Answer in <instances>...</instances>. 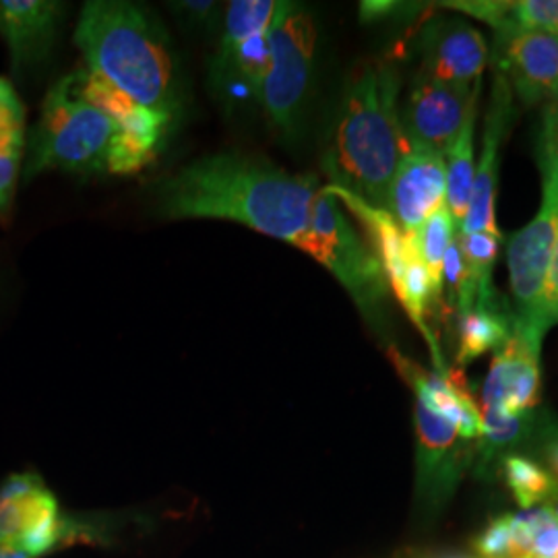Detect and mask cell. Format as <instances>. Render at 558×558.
Returning a JSON list of instances; mask_svg holds the SVG:
<instances>
[{"label": "cell", "mask_w": 558, "mask_h": 558, "mask_svg": "<svg viewBox=\"0 0 558 558\" xmlns=\"http://www.w3.org/2000/svg\"><path fill=\"white\" fill-rule=\"evenodd\" d=\"M317 177L292 174L263 156H205L156 182V209L166 220H223L302 248L311 232Z\"/></svg>", "instance_id": "obj_1"}, {"label": "cell", "mask_w": 558, "mask_h": 558, "mask_svg": "<svg viewBox=\"0 0 558 558\" xmlns=\"http://www.w3.org/2000/svg\"><path fill=\"white\" fill-rule=\"evenodd\" d=\"M75 44L85 69L98 73L141 106L179 119V60L168 32L147 7L129 0H92L81 9Z\"/></svg>", "instance_id": "obj_2"}, {"label": "cell", "mask_w": 558, "mask_h": 558, "mask_svg": "<svg viewBox=\"0 0 558 558\" xmlns=\"http://www.w3.org/2000/svg\"><path fill=\"white\" fill-rule=\"evenodd\" d=\"M399 75L368 62L348 81L331 145L325 154L329 184L385 209L399 161L410 147L399 114Z\"/></svg>", "instance_id": "obj_3"}, {"label": "cell", "mask_w": 558, "mask_h": 558, "mask_svg": "<svg viewBox=\"0 0 558 558\" xmlns=\"http://www.w3.org/2000/svg\"><path fill=\"white\" fill-rule=\"evenodd\" d=\"M140 515L71 513L38 474L0 484V558H44L71 546H112Z\"/></svg>", "instance_id": "obj_4"}, {"label": "cell", "mask_w": 558, "mask_h": 558, "mask_svg": "<svg viewBox=\"0 0 558 558\" xmlns=\"http://www.w3.org/2000/svg\"><path fill=\"white\" fill-rule=\"evenodd\" d=\"M119 129L83 96L77 71L57 81L41 104L21 177L25 182L59 170L69 174H108Z\"/></svg>", "instance_id": "obj_5"}, {"label": "cell", "mask_w": 558, "mask_h": 558, "mask_svg": "<svg viewBox=\"0 0 558 558\" xmlns=\"http://www.w3.org/2000/svg\"><path fill=\"white\" fill-rule=\"evenodd\" d=\"M317 25L306 7L279 0L269 27V57L259 106L269 129L283 141L299 137L315 73Z\"/></svg>", "instance_id": "obj_6"}, {"label": "cell", "mask_w": 558, "mask_h": 558, "mask_svg": "<svg viewBox=\"0 0 558 558\" xmlns=\"http://www.w3.org/2000/svg\"><path fill=\"white\" fill-rule=\"evenodd\" d=\"M327 186L338 197L339 203H343V207L359 218L364 230L368 232V239H371L368 242L379 259L389 288L393 290L405 315L416 325L422 338L428 343L435 373L449 375L451 371L447 368L445 359L440 354L439 341L428 325V313H430V306H435V296H433L428 271L420 259L412 234L401 230L389 211L373 207L359 199L356 195L338 189L333 184H327Z\"/></svg>", "instance_id": "obj_7"}, {"label": "cell", "mask_w": 558, "mask_h": 558, "mask_svg": "<svg viewBox=\"0 0 558 558\" xmlns=\"http://www.w3.org/2000/svg\"><path fill=\"white\" fill-rule=\"evenodd\" d=\"M300 251L311 255L338 279L366 317L379 313L389 283L371 242L360 239L359 230L348 220L329 186H320L311 232Z\"/></svg>", "instance_id": "obj_8"}, {"label": "cell", "mask_w": 558, "mask_h": 558, "mask_svg": "<svg viewBox=\"0 0 558 558\" xmlns=\"http://www.w3.org/2000/svg\"><path fill=\"white\" fill-rule=\"evenodd\" d=\"M278 7L279 0H232L226 4L220 40L207 66L209 87L223 104H259L269 57V27Z\"/></svg>", "instance_id": "obj_9"}, {"label": "cell", "mask_w": 558, "mask_h": 558, "mask_svg": "<svg viewBox=\"0 0 558 558\" xmlns=\"http://www.w3.org/2000/svg\"><path fill=\"white\" fill-rule=\"evenodd\" d=\"M558 230V182L542 170V203L538 214L509 240L507 265L511 294L515 300V319L542 329L553 320L546 306V283Z\"/></svg>", "instance_id": "obj_10"}, {"label": "cell", "mask_w": 558, "mask_h": 558, "mask_svg": "<svg viewBox=\"0 0 558 558\" xmlns=\"http://www.w3.org/2000/svg\"><path fill=\"white\" fill-rule=\"evenodd\" d=\"M77 77L83 96L114 120L119 129L108 174L129 177L143 170L158 156L168 131L172 129V119L131 100L85 66L77 69Z\"/></svg>", "instance_id": "obj_11"}, {"label": "cell", "mask_w": 558, "mask_h": 558, "mask_svg": "<svg viewBox=\"0 0 558 558\" xmlns=\"http://www.w3.org/2000/svg\"><path fill=\"white\" fill-rule=\"evenodd\" d=\"M416 497L428 515H437L474 465L476 442L416 401Z\"/></svg>", "instance_id": "obj_12"}, {"label": "cell", "mask_w": 558, "mask_h": 558, "mask_svg": "<svg viewBox=\"0 0 558 558\" xmlns=\"http://www.w3.org/2000/svg\"><path fill=\"white\" fill-rule=\"evenodd\" d=\"M544 336L546 329L515 319L511 336L495 352L482 385L480 412L518 416L538 410Z\"/></svg>", "instance_id": "obj_13"}, {"label": "cell", "mask_w": 558, "mask_h": 558, "mask_svg": "<svg viewBox=\"0 0 558 558\" xmlns=\"http://www.w3.org/2000/svg\"><path fill=\"white\" fill-rule=\"evenodd\" d=\"M474 87H458L418 73L399 110L410 143L447 154L461 131Z\"/></svg>", "instance_id": "obj_14"}, {"label": "cell", "mask_w": 558, "mask_h": 558, "mask_svg": "<svg viewBox=\"0 0 558 558\" xmlns=\"http://www.w3.org/2000/svg\"><path fill=\"white\" fill-rule=\"evenodd\" d=\"M442 207H447L445 156L410 143L391 180L385 211L412 234Z\"/></svg>", "instance_id": "obj_15"}, {"label": "cell", "mask_w": 558, "mask_h": 558, "mask_svg": "<svg viewBox=\"0 0 558 558\" xmlns=\"http://www.w3.org/2000/svg\"><path fill=\"white\" fill-rule=\"evenodd\" d=\"M511 119V85L505 75H497L493 98L484 122V141L478 166L474 172V186L470 195L468 214L461 223V234L488 232L500 234L497 223V191H499L500 145L507 135Z\"/></svg>", "instance_id": "obj_16"}, {"label": "cell", "mask_w": 558, "mask_h": 558, "mask_svg": "<svg viewBox=\"0 0 558 558\" xmlns=\"http://www.w3.org/2000/svg\"><path fill=\"white\" fill-rule=\"evenodd\" d=\"M422 75L472 87L488 64V44L476 27L458 20L428 23L420 36Z\"/></svg>", "instance_id": "obj_17"}, {"label": "cell", "mask_w": 558, "mask_h": 558, "mask_svg": "<svg viewBox=\"0 0 558 558\" xmlns=\"http://www.w3.org/2000/svg\"><path fill=\"white\" fill-rule=\"evenodd\" d=\"M500 75L527 106L558 104V36L513 32L497 36Z\"/></svg>", "instance_id": "obj_18"}, {"label": "cell", "mask_w": 558, "mask_h": 558, "mask_svg": "<svg viewBox=\"0 0 558 558\" xmlns=\"http://www.w3.org/2000/svg\"><path fill=\"white\" fill-rule=\"evenodd\" d=\"M62 17L64 4L57 0H0V38L15 77L50 57Z\"/></svg>", "instance_id": "obj_19"}, {"label": "cell", "mask_w": 558, "mask_h": 558, "mask_svg": "<svg viewBox=\"0 0 558 558\" xmlns=\"http://www.w3.org/2000/svg\"><path fill=\"white\" fill-rule=\"evenodd\" d=\"M389 359L403 380L412 387L418 403L453 424L463 439L472 442L480 439V405L459 373L451 371L449 375H437L435 371H424L414 360L403 356L398 348H389Z\"/></svg>", "instance_id": "obj_20"}, {"label": "cell", "mask_w": 558, "mask_h": 558, "mask_svg": "<svg viewBox=\"0 0 558 558\" xmlns=\"http://www.w3.org/2000/svg\"><path fill=\"white\" fill-rule=\"evenodd\" d=\"M25 108L13 83L0 77V221H9L23 160H25Z\"/></svg>", "instance_id": "obj_21"}, {"label": "cell", "mask_w": 558, "mask_h": 558, "mask_svg": "<svg viewBox=\"0 0 558 558\" xmlns=\"http://www.w3.org/2000/svg\"><path fill=\"white\" fill-rule=\"evenodd\" d=\"M482 80L474 83L472 100L465 120L461 124L458 137L449 151L445 154V166H447V209L453 221L461 228L463 218L468 214L470 195L474 186V131H476V117H478V98Z\"/></svg>", "instance_id": "obj_22"}, {"label": "cell", "mask_w": 558, "mask_h": 558, "mask_svg": "<svg viewBox=\"0 0 558 558\" xmlns=\"http://www.w3.org/2000/svg\"><path fill=\"white\" fill-rule=\"evenodd\" d=\"M458 319V364L468 366L488 352H497L509 339L515 313L499 304H474Z\"/></svg>", "instance_id": "obj_23"}, {"label": "cell", "mask_w": 558, "mask_h": 558, "mask_svg": "<svg viewBox=\"0 0 558 558\" xmlns=\"http://www.w3.org/2000/svg\"><path fill=\"white\" fill-rule=\"evenodd\" d=\"M497 472L505 480L513 500L521 511L544 507V502L555 493L557 478L539 463L538 459L523 453H507L499 461Z\"/></svg>", "instance_id": "obj_24"}, {"label": "cell", "mask_w": 558, "mask_h": 558, "mask_svg": "<svg viewBox=\"0 0 558 558\" xmlns=\"http://www.w3.org/2000/svg\"><path fill=\"white\" fill-rule=\"evenodd\" d=\"M456 230H458V223L451 218L449 209L442 207L435 216L424 221L416 232H412L420 259L424 263L430 278L435 304L442 299V265L451 242L456 240Z\"/></svg>", "instance_id": "obj_25"}, {"label": "cell", "mask_w": 558, "mask_h": 558, "mask_svg": "<svg viewBox=\"0 0 558 558\" xmlns=\"http://www.w3.org/2000/svg\"><path fill=\"white\" fill-rule=\"evenodd\" d=\"M521 558H558V518L546 507L513 513Z\"/></svg>", "instance_id": "obj_26"}, {"label": "cell", "mask_w": 558, "mask_h": 558, "mask_svg": "<svg viewBox=\"0 0 558 558\" xmlns=\"http://www.w3.org/2000/svg\"><path fill=\"white\" fill-rule=\"evenodd\" d=\"M513 32H542L558 36V0H518L509 2L507 17L497 36Z\"/></svg>", "instance_id": "obj_27"}, {"label": "cell", "mask_w": 558, "mask_h": 558, "mask_svg": "<svg viewBox=\"0 0 558 558\" xmlns=\"http://www.w3.org/2000/svg\"><path fill=\"white\" fill-rule=\"evenodd\" d=\"M474 555L478 558H521L515 518H495L472 542Z\"/></svg>", "instance_id": "obj_28"}, {"label": "cell", "mask_w": 558, "mask_h": 558, "mask_svg": "<svg viewBox=\"0 0 558 558\" xmlns=\"http://www.w3.org/2000/svg\"><path fill=\"white\" fill-rule=\"evenodd\" d=\"M172 15L179 20L182 29L191 34H207L214 32L220 23V17L226 13L221 9V2H211V0H179V2H168Z\"/></svg>", "instance_id": "obj_29"}, {"label": "cell", "mask_w": 558, "mask_h": 558, "mask_svg": "<svg viewBox=\"0 0 558 558\" xmlns=\"http://www.w3.org/2000/svg\"><path fill=\"white\" fill-rule=\"evenodd\" d=\"M539 170L550 172L558 182V104H550L544 110L539 140Z\"/></svg>", "instance_id": "obj_30"}, {"label": "cell", "mask_w": 558, "mask_h": 558, "mask_svg": "<svg viewBox=\"0 0 558 558\" xmlns=\"http://www.w3.org/2000/svg\"><path fill=\"white\" fill-rule=\"evenodd\" d=\"M536 449L539 453V463L557 478L558 482V424L555 420H546L544 428L539 430L536 439Z\"/></svg>", "instance_id": "obj_31"}, {"label": "cell", "mask_w": 558, "mask_h": 558, "mask_svg": "<svg viewBox=\"0 0 558 558\" xmlns=\"http://www.w3.org/2000/svg\"><path fill=\"white\" fill-rule=\"evenodd\" d=\"M546 306H548L550 320L558 323V230L553 260H550V271H548V283H546Z\"/></svg>", "instance_id": "obj_32"}, {"label": "cell", "mask_w": 558, "mask_h": 558, "mask_svg": "<svg viewBox=\"0 0 558 558\" xmlns=\"http://www.w3.org/2000/svg\"><path fill=\"white\" fill-rule=\"evenodd\" d=\"M544 507H546L550 513H555L558 518V486L555 488V493L548 497V500L544 502Z\"/></svg>", "instance_id": "obj_33"}, {"label": "cell", "mask_w": 558, "mask_h": 558, "mask_svg": "<svg viewBox=\"0 0 558 558\" xmlns=\"http://www.w3.org/2000/svg\"><path fill=\"white\" fill-rule=\"evenodd\" d=\"M426 558H478L476 555H468V553H442V555H435V557Z\"/></svg>", "instance_id": "obj_34"}]
</instances>
